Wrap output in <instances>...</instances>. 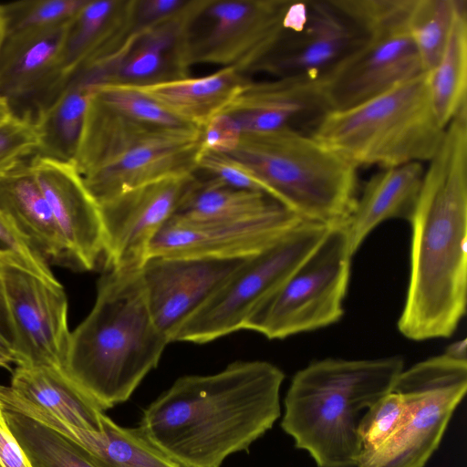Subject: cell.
<instances>
[{
  "mask_svg": "<svg viewBox=\"0 0 467 467\" xmlns=\"http://www.w3.org/2000/svg\"><path fill=\"white\" fill-rule=\"evenodd\" d=\"M328 227L303 222L247 257L174 332L171 342L208 343L244 328L256 306L317 246Z\"/></svg>",
  "mask_w": 467,
  "mask_h": 467,
  "instance_id": "9",
  "label": "cell"
},
{
  "mask_svg": "<svg viewBox=\"0 0 467 467\" xmlns=\"http://www.w3.org/2000/svg\"><path fill=\"white\" fill-rule=\"evenodd\" d=\"M207 0H189L174 17L134 31L109 63L78 73L93 86H139L189 77L188 40Z\"/></svg>",
  "mask_w": 467,
  "mask_h": 467,
  "instance_id": "16",
  "label": "cell"
},
{
  "mask_svg": "<svg viewBox=\"0 0 467 467\" xmlns=\"http://www.w3.org/2000/svg\"><path fill=\"white\" fill-rule=\"evenodd\" d=\"M403 369L400 356L314 361L293 377L281 427L317 467H357L360 413L391 391Z\"/></svg>",
  "mask_w": 467,
  "mask_h": 467,
  "instance_id": "4",
  "label": "cell"
},
{
  "mask_svg": "<svg viewBox=\"0 0 467 467\" xmlns=\"http://www.w3.org/2000/svg\"><path fill=\"white\" fill-rule=\"evenodd\" d=\"M410 223V274L399 331L415 341L450 337L466 312L467 108L446 126Z\"/></svg>",
  "mask_w": 467,
  "mask_h": 467,
  "instance_id": "1",
  "label": "cell"
},
{
  "mask_svg": "<svg viewBox=\"0 0 467 467\" xmlns=\"http://www.w3.org/2000/svg\"><path fill=\"white\" fill-rule=\"evenodd\" d=\"M242 130L228 114H219L202 128V150L230 154L238 146Z\"/></svg>",
  "mask_w": 467,
  "mask_h": 467,
  "instance_id": "38",
  "label": "cell"
},
{
  "mask_svg": "<svg viewBox=\"0 0 467 467\" xmlns=\"http://www.w3.org/2000/svg\"><path fill=\"white\" fill-rule=\"evenodd\" d=\"M0 467H33L9 429L0 402Z\"/></svg>",
  "mask_w": 467,
  "mask_h": 467,
  "instance_id": "40",
  "label": "cell"
},
{
  "mask_svg": "<svg viewBox=\"0 0 467 467\" xmlns=\"http://www.w3.org/2000/svg\"><path fill=\"white\" fill-rule=\"evenodd\" d=\"M67 25L5 34L0 44V98L12 117L36 126L67 86L70 79L62 61Z\"/></svg>",
  "mask_w": 467,
  "mask_h": 467,
  "instance_id": "15",
  "label": "cell"
},
{
  "mask_svg": "<svg viewBox=\"0 0 467 467\" xmlns=\"http://www.w3.org/2000/svg\"><path fill=\"white\" fill-rule=\"evenodd\" d=\"M10 363H12V361L0 352V367L8 368Z\"/></svg>",
  "mask_w": 467,
  "mask_h": 467,
  "instance_id": "44",
  "label": "cell"
},
{
  "mask_svg": "<svg viewBox=\"0 0 467 467\" xmlns=\"http://www.w3.org/2000/svg\"><path fill=\"white\" fill-rule=\"evenodd\" d=\"M352 256L346 225L328 227L312 253L256 306L243 329L282 339L337 323L344 315Z\"/></svg>",
  "mask_w": 467,
  "mask_h": 467,
  "instance_id": "8",
  "label": "cell"
},
{
  "mask_svg": "<svg viewBox=\"0 0 467 467\" xmlns=\"http://www.w3.org/2000/svg\"><path fill=\"white\" fill-rule=\"evenodd\" d=\"M465 0H414L408 29L424 73L441 59Z\"/></svg>",
  "mask_w": 467,
  "mask_h": 467,
  "instance_id": "32",
  "label": "cell"
},
{
  "mask_svg": "<svg viewBox=\"0 0 467 467\" xmlns=\"http://www.w3.org/2000/svg\"><path fill=\"white\" fill-rule=\"evenodd\" d=\"M0 260L14 262L45 279L57 280L47 260L18 233L1 209Z\"/></svg>",
  "mask_w": 467,
  "mask_h": 467,
  "instance_id": "37",
  "label": "cell"
},
{
  "mask_svg": "<svg viewBox=\"0 0 467 467\" xmlns=\"http://www.w3.org/2000/svg\"><path fill=\"white\" fill-rule=\"evenodd\" d=\"M29 166L50 207L69 266L90 271L104 263L99 205L75 164L35 155Z\"/></svg>",
  "mask_w": 467,
  "mask_h": 467,
  "instance_id": "18",
  "label": "cell"
},
{
  "mask_svg": "<svg viewBox=\"0 0 467 467\" xmlns=\"http://www.w3.org/2000/svg\"><path fill=\"white\" fill-rule=\"evenodd\" d=\"M0 265L14 332V363L64 369L71 332L63 286L14 262L0 260Z\"/></svg>",
  "mask_w": 467,
  "mask_h": 467,
  "instance_id": "12",
  "label": "cell"
},
{
  "mask_svg": "<svg viewBox=\"0 0 467 467\" xmlns=\"http://www.w3.org/2000/svg\"><path fill=\"white\" fill-rule=\"evenodd\" d=\"M12 118L11 111L5 101L0 98V123H3Z\"/></svg>",
  "mask_w": 467,
  "mask_h": 467,
  "instance_id": "43",
  "label": "cell"
},
{
  "mask_svg": "<svg viewBox=\"0 0 467 467\" xmlns=\"http://www.w3.org/2000/svg\"><path fill=\"white\" fill-rule=\"evenodd\" d=\"M285 207L265 192L237 189L218 178H199L176 213L181 219L216 222L264 216Z\"/></svg>",
  "mask_w": 467,
  "mask_h": 467,
  "instance_id": "28",
  "label": "cell"
},
{
  "mask_svg": "<svg viewBox=\"0 0 467 467\" xmlns=\"http://www.w3.org/2000/svg\"><path fill=\"white\" fill-rule=\"evenodd\" d=\"M291 1L208 0L199 19L201 31L191 29L188 61L254 72L287 33L285 15Z\"/></svg>",
  "mask_w": 467,
  "mask_h": 467,
  "instance_id": "11",
  "label": "cell"
},
{
  "mask_svg": "<svg viewBox=\"0 0 467 467\" xmlns=\"http://www.w3.org/2000/svg\"><path fill=\"white\" fill-rule=\"evenodd\" d=\"M407 413L403 396L392 389L368 408L358 424L360 455L371 453L388 441L402 426Z\"/></svg>",
  "mask_w": 467,
  "mask_h": 467,
  "instance_id": "34",
  "label": "cell"
},
{
  "mask_svg": "<svg viewBox=\"0 0 467 467\" xmlns=\"http://www.w3.org/2000/svg\"><path fill=\"white\" fill-rule=\"evenodd\" d=\"M5 417L33 467H99L82 447L54 429L7 410Z\"/></svg>",
  "mask_w": 467,
  "mask_h": 467,
  "instance_id": "31",
  "label": "cell"
},
{
  "mask_svg": "<svg viewBox=\"0 0 467 467\" xmlns=\"http://www.w3.org/2000/svg\"><path fill=\"white\" fill-rule=\"evenodd\" d=\"M284 379L279 368L261 360L181 377L143 410L138 429L181 467H221L274 426Z\"/></svg>",
  "mask_w": 467,
  "mask_h": 467,
  "instance_id": "2",
  "label": "cell"
},
{
  "mask_svg": "<svg viewBox=\"0 0 467 467\" xmlns=\"http://www.w3.org/2000/svg\"><path fill=\"white\" fill-rule=\"evenodd\" d=\"M189 0H135L134 31L161 24L177 16Z\"/></svg>",
  "mask_w": 467,
  "mask_h": 467,
  "instance_id": "39",
  "label": "cell"
},
{
  "mask_svg": "<svg viewBox=\"0 0 467 467\" xmlns=\"http://www.w3.org/2000/svg\"><path fill=\"white\" fill-rule=\"evenodd\" d=\"M307 2L305 26L287 32L254 71L277 78L318 80L364 40L365 36L332 0Z\"/></svg>",
  "mask_w": 467,
  "mask_h": 467,
  "instance_id": "20",
  "label": "cell"
},
{
  "mask_svg": "<svg viewBox=\"0 0 467 467\" xmlns=\"http://www.w3.org/2000/svg\"><path fill=\"white\" fill-rule=\"evenodd\" d=\"M14 332L5 299L0 265V352L14 363Z\"/></svg>",
  "mask_w": 467,
  "mask_h": 467,
  "instance_id": "41",
  "label": "cell"
},
{
  "mask_svg": "<svg viewBox=\"0 0 467 467\" xmlns=\"http://www.w3.org/2000/svg\"><path fill=\"white\" fill-rule=\"evenodd\" d=\"M94 86L74 76L36 124L40 146L36 155L73 162L84 117Z\"/></svg>",
  "mask_w": 467,
  "mask_h": 467,
  "instance_id": "29",
  "label": "cell"
},
{
  "mask_svg": "<svg viewBox=\"0 0 467 467\" xmlns=\"http://www.w3.org/2000/svg\"><path fill=\"white\" fill-rule=\"evenodd\" d=\"M303 222L286 207L240 221L202 222L172 216L152 240L148 257L245 258L273 245Z\"/></svg>",
  "mask_w": 467,
  "mask_h": 467,
  "instance_id": "17",
  "label": "cell"
},
{
  "mask_svg": "<svg viewBox=\"0 0 467 467\" xmlns=\"http://www.w3.org/2000/svg\"><path fill=\"white\" fill-rule=\"evenodd\" d=\"M313 110L325 113L317 80L247 78L222 113L230 115L247 133L291 126L292 120Z\"/></svg>",
  "mask_w": 467,
  "mask_h": 467,
  "instance_id": "23",
  "label": "cell"
},
{
  "mask_svg": "<svg viewBox=\"0 0 467 467\" xmlns=\"http://www.w3.org/2000/svg\"><path fill=\"white\" fill-rule=\"evenodd\" d=\"M29 161L0 177V209L46 260L69 266L65 245Z\"/></svg>",
  "mask_w": 467,
  "mask_h": 467,
  "instance_id": "26",
  "label": "cell"
},
{
  "mask_svg": "<svg viewBox=\"0 0 467 467\" xmlns=\"http://www.w3.org/2000/svg\"><path fill=\"white\" fill-rule=\"evenodd\" d=\"M94 95L117 111L140 122L162 127L191 126L126 85H97L94 86Z\"/></svg>",
  "mask_w": 467,
  "mask_h": 467,
  "instance_id": "35",
  "label": "cell"
},
{
  "mask_svg": "<svg viewBox=\"0 0 467 467\" xmlns=\"http://www.w3.org/2000/svg\"><path fill=\"white\" fill-rule=\"evenodd\" d=\"M392 390L408 406L402 426L377 451L361 454L357 467H424L438 449L467 390V361L445 354L403 369Z\"/></svg>",
  "mask_w": 467,
  "mask_h": 467,
  "instance_id": "10",
  "label": "cell"
},
{
  "mask_svg": "<svg viewBox=\"0 0 467 467\" xmlns=\"http://www.w3.org/2000/svg\"><path fill=\"white\" fill-rule=\"evenodd\" d=\"M228 155L301 220L327 227L348 223L358 198V168L310 133L291 126L243 133Z\"/></svg>",
  "mask_w": 467,
  "mask_h": 467,
  "instance_id": "6",
  "label": "cell"
},
{
  "mask_svg": "<svg viewBox=\"0 0 467 467\" xmlns=\"http://www.w3.org/2000/svg\"><path fill=\"white\" fill-rule=\"evenodd\" d=\"M11 411L30 417L82 447L99 467H181L154 447L138 428L118 425L104 412L100 432L75 427L36 406L15 392L5 400Z\"/></svg>",
  "mask_w": 467,
  "mask_h": 467,
  "instance_id": "21",
  "label": "cell"
},
{
  "mask_svg": "<svg viewBox=\"0 0 467 467\" xmlns=\"http://www.w3.org/2000/svg\"><path fill=\"white\" fill-rule=\"evenodd\" d=\"M10 387L23 399L75 427L102 431L104 411L62 368L17 366Z\"/></svg>",
  "mask_w": 467,
  "mask_h": 467,
  "instance_id": "27",
  "label": "cell"
},
{
  "mask_svg": "<svg viewBox=\"0 0 467 467\" xmlns=\"http://www.w3.org/2000/svg\"><path fill=\"white\" fill-rule=\"evenodd\" d=\"M424 71L407 26H388L364 40L317 80L325 112L369 100Z\"/></svg>",
  "mask_w": 467,
  "mask_h": 467,
  "instance_id": "13",
  "label": "cell"
},
{
  "mask_svg": "<svg viewBox=\"0 0 467 467\" xmlns=\"http://www.w3.org/2000/svg\"><path fill=\"white\" fill-rule=\"evenodd\" d=\"M87 0H33L0 3L5 34L66 26Z\"/></svg>",
  "mask_w": 467,
  "mask_h": 467,
  "instance_id": "33",
  "label": "cell"
},
{
  "mask_svg": "<svg viewBox=\"0 0 467 467\" xmlns=\"http://www.w3.org/2000/svg\"><path fill=\"white\" fill-rule=\"evenodd\" d=\"M202 129L132 119L94 95L74 164L100 204L140 185L198 171Z\"/></svg>",
  "mask_w": 467,
  "mask_h": 467,
  "instance_id": "5",
  "label": "cell"
},
{
  "mask_svg": "<svg viewBox=\"0 0 467 467\" xmlns=\"http://www.w3.org/2000/svg\"><path fill=\"white\" fill-rule=\"evenodd\" d=\"M150 256L140 268L152 319L169 342L181 324L198 309L246 259Z\"/></svg>",
  "mask_w": 467,
  "mask_h": 467,
  "instance_id": "19",
  "label": "cell"
},
{
  "mask_svg": "<svg viewBox=\"0 0 467 467\" xmlns=\"http://www.w3.org/2000/svg\"><path fill=\"white\" fill-rule=\"evenodd\" d=\"M135 0H87L67 23L62 61L71 79L111 58L134 31Z\"/></svg>",
  "mask_w": 467,
  "mask_h": 467,
  "instance_id": "22",
  "label": "cell"
},
{
  "mask_svg": "<svg viewBox=\"0 0 467 467\" xmlns=\"http://www.w3.org/2000/svg\"><path fill=\"white\" fill-rule=\"evenodd\" d=\"M199 180L193 174L154 181L99 204L105 269H140L150 244Z\"/></svg>",
  "mask_w": 467,
  "mask_h": 467,
  "instance_id": "14",
  "label": "cell"
},
{
  "mask_svg": "<svg viewBox=\"0 0 467 467\" xmlns=\"http://www.w3.org/2000/svg\"><path fill=\"white\" fill-rule=\"evenodd\" d=\"M423 175L422 164L410 162L382 169L367 182L346 223L352 255L368 235L383 222L389 219L410 222Z\"/></svg>",
  "mask_w": 467,
  "mask_h": 467,
  "instance_id": "24",
  "label": "cell"
},
{
  "mask_svg": "<svg viewBox=\"0 0 467 467\" xmlns=\"http://www.w3.org/2000/svg\"><path fill=\"white\" fill-rule=\"evenodd\" d=\"M427 83L434 113L446 128L467 107V2L456 16L441 59L427 73Z\"/></svg>",
  "mask_w": 467,
  "mask_h": 467,
  "instance_id": "30",
  "label": "cell"
},
{
  "mask_svg": "<svg viewBox=\"0 0 467 467\" xmlns=\"http://www.w3.org/2000/svg\"><path fill=\"white\" fill-rule=\"evenodd\" d=\"M169 343L150 315L140 269H109L70 334L63 370L104 411L130 399Z\"/></svg>",
  "mask_w": 467,
  "mask_h": 467,
  "instance_id": "3",
  "label": "cell"
},
{
  "mask_svg": "<svg viewBox=\"0 0 467 467\" xmlns=\"http://www.w3.org/2000/svg\"><path fill=\"white\" fill-rule=\"evenodd\" d=\"M444 130L423 73L359 105L323 113L310 134L356 168L385 169L429 161Z\"/></svg>",
  "mask_w": 467,
  "mask_h": 467,
  "instance_id": "7",
  "label": "cell"
},
{
  "mask_svg": "<svg viewBox=\"0 0 467 467\" xmlns=\"http://www.w3.org/2000/svg\"><path fill=\"white\" fill-rule=\"evenodd\" d=\"M4 36H5V27H4L3 19H2L1 14H0V44L2 42Z\"/></svg>",
  "mask_w": 467,
  "mask_h": 467,
  "instance_id": "45",
  "label": "cell"
},
{
  "mask_svg": "<svg viewBox=\"0 0 467 467\" xmlns=\"http://www.w3.org/2000/svg\"><path fill=\"white\" fill-rule=\"evenodd\" d=\"M246 80V76L236 69L221 67L199 78L126 86L150 99L184 123L202 129L225 109Z\"/></svg>",
  "mask_w": 467,
  "mask_h": 467,
  "instance_id": "25",
  "label": "cell"
},
{
  "mask_svg": "<svg viewBox=\"0 0 467 467\" xmlns=\"http://www.w3.org/2000/svg\"><path fill=\"white\" fill-rule=\"evenodd\" d=\"M466 348V339L462 338L451 343L443 354L456 360L467 361Z\"/></svg>",
  "mask_w": 467,
  "mask_h": 467,
  "instance_id": "42",
  "label": "cell"
},
{
  "mask_svg": "<svg viewBox=\"0 0 467 467\" xmlns=\"http://www.w3.org/2000/svg\"><path fill=\"white\" fill-rule=\"evenodd\" d=\"M39 146L36 126L14 117L0 123V177L31 160Z\"/></svg>",
  "mask_w": 467,
  "mask_h": 467,
  "instance_id": "36",
  "label": "cell"
}]
</instances>
